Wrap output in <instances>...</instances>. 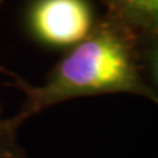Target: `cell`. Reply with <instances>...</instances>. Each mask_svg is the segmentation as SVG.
I'll return each instance as SVG.
<instances>
[{
    "label": "cell",
    "instance_id": "obj_4",
    "mask_svg": "<svg viewBox=\"0 0 158 158\" xmlns=\"http://www.w3.org/2000/svg\"><path fill=\"white\" fill-rule=\"evenodd\" d=\"M0 158H28V157L9 138L0 137Z\"/></svg>",
    "mask_w": 158,
    "mask_h": 158
},
{
    "label": "cell",
    "instance_id": "obj_2",
    "mask_svg": "<svg viewBox=\"0 0 158 158\" xmlns=\"http://www.w3.org/2000/svg\"><path fill=\"white\" fill-rule=\"evenodd\" d=\"M37 36L52 45L82 42L91 27V12L85 0H40L32 11Z\"/></svg>",
    "mask_w": 158,
    "mask_h": 158
},
{
    "label": "cell",
    "instance_id": "obj_1",
    "mask_svg": "<svg viewBox=\"0 0 158 158\" xmlns=\"http://www.w3.org/2000/svg\"><path fill=\"white\" fill-rule=\"evenodd\" d=\"M108 92L133 94L158 104V96L142 77L127 41L104 29L79 42L58 63L45 85L28 91L27 113L70 98Z\"/></svg>",
    "mask_w": 158,
    "mask_h": 158
},
{
    "label": "cell",
    "instance_id": "obj_5",
    "mask_svg": "<svg viewBox=\"0 0 158 158\" xmlns=\"http://www.w3.org/2000/svg\"><path fill=\"white\" fill-rule=\"evenodd\" d=\"M150 71H152V79L154 83L153 91L156 92V95L158 96V50L154 53V56L152 58V63H150Z\"/></svg>",
    "mask_w": 158,
    "mask_h": 158
},
{
    "label": "cell",
    "instance_id": "obj_3",
    "mask_svg": "<svg viewBox=\"0 0 158 158\" xmlns=\"http://www.w3.org/2000/svg\"><path fill=\"white\" fill-rule=\"evenodd\" d=\"M127 19L149 31L158 32V0H113Z\"/></svg>",
    "mask_w": 158,
    "mask_h": 158
}]
</instances>
